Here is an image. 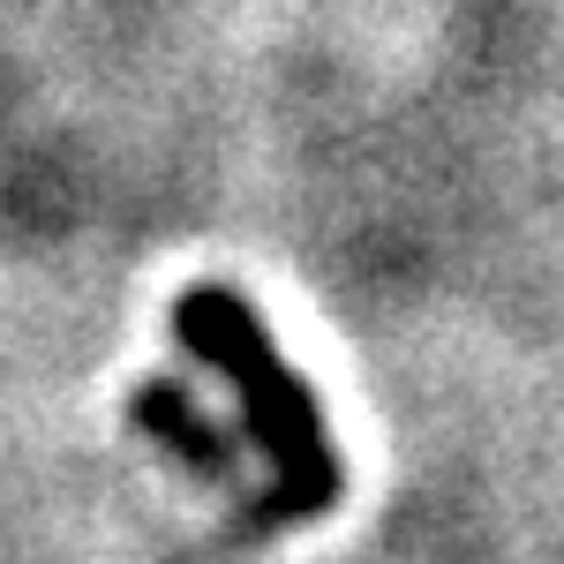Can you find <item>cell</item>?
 <instances>
[{
	"mask_svg": "<svg viewBox=\"0 0 564 564\" xmlns=\"http://www.w3.org/2000/svg\"><path fill=\"white\" fill-rule=\"evenodd\" d=\"M174 332L181 347H196L212 369L234 377L241 391V436H257L279 467V497L263 520H302V512H324L339 497V452L324 436V406L316 391L279 361L263 316L234 286H188L174 302Z\"/></svg>",
	"mask_w": 564,
	"mask_h": 564,
	"instance_id": "obj_1",
	"label": "cell"
}]
</instances>
